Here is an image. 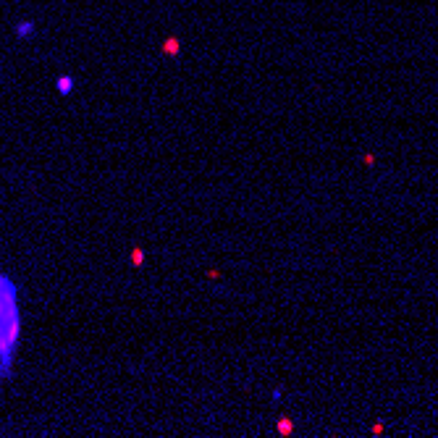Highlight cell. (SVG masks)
Wrapping results in <instances>:
<instances>
[{
  "label": "cell",
  "mask_w": 438,
  "mask_h": 438,
  "mask_svg": "<svg viewBox=\"0 0 438 438\" xmlns=\"http://www.w3.org/2000/svg\"><path fill=\"white\" fill-rule=\"evenodd\" d=\"M13 32H16L19 39H32L34 32H37V26H34V21H19L16 26H13Z\"/></svg>",
  "instance_id": "cell-1"
},
{
  "label": "cell",
  "mask_w": 438,
  "mask_h": 438,
  "mask_svg": "<svg viewBox=\"0 0 438 438\" xmlns=\"http://www.w3.org/2000/svg\"><path fill=\"white\" fill-rule=\"evenodd\" d=\"M160 50H163V56L176 58L179 52H181V42H179L176 37H166V39H163V45H160Z\"/></svg>",
  "instance_id": "cell-2"
},
{
  "label": "cell",
  "mask_w": 438,
  "mask_h": 438,
  "mask_svg": "<svg viewBox=\"0 0 438 438\" xmlns=\"http://www.w3.org/2000/svg\"><path fill=\"white\" fill-rule=\"evenodd\" d=\"M56 89L61 92L63 97H66V95H71V92H74V79H71V76H61L58 82H56Z\"/></svg>",
  "instance_id": "cell-3"
},
{
  "label": "cell",
  "mask_w": 438,
  "mask_h": 438,
  "mask_svg": "<svg viewBox=\"0 0 438 438\" xmlns=\"http://www.w3.org/2000/svg\"><path fill=\"white\" fill-rule=\"evenodd\" d=\"M131 262H134V265H142V262H144V249H139V247L131 249Z\"/></svg>",
  "instance_id": "cell-4"
},
{
  "label": "cell",
  "mask_w": 438,
  "mask_h": 438,
  "mask_svg": "<svg viewBox=\"0 0 438 438\" xmlns=\"http://www.w3.org/2000/svg\"><path fill=\"white\" fill-rule=\"evenodd\" d=\"M291 428H294V425H291L289 420H281V422H278V430H281V435H289V433H291Z\"/></svg>",
  "instance_id": "cell-5"
}]
</instances>
